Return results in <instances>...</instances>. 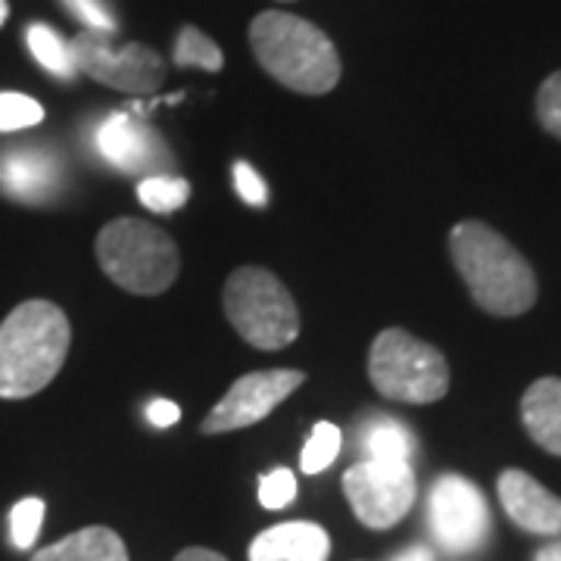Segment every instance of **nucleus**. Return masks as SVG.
Returning a JSON list of instances; mask_svg holds the SVG:
<instances>
[{
	"instance_id": "obj_1",
	"label": "nucleus",
	"mask_w": 561,
	"mask_h": 561,
	"mask_svg": "<svg viewBox=\"0 0 561 561\" xmlns=\"http://www.w3.org/2000/svg\"><path fill=\"white\" fill-rule=\"evenodd\" d=\"M449 253L483 312L512 319L534 309L540 294L537 272L500 231L474 219L459 221L449 234Z\"/></svg>"
},
{
	"instance_id": "obj_2",
	"label": "nucleus",
	"mask_w": 561,
	"mask_h": 561,
	"mask_svg": "<svg viewBox=\"0 0 561 561\" xmlns=\"http://www.w3.org/2000/svg\"><path fill=\"white\" fill-rule=\"evenodd\" d=\"M69 319L60 306L28 300L0 321V400H25L57 378L69 353Z\"/></svg>"
},
{
	"instance_id": "obj_3",
	"label": "nucleus",
	"mask_w": 561,
	"mask_h": 561,
	"mask_svg": "<svg viewBox=\"0 0 561 561\" xmlns=\"http://www.w3.org/2000/svg\"><path fill=\"white\" fill-rule=\"evenodd\" d=\"M250 47L260 66L284 88L319 98L337 88L341 57L334 41L302 16L265 10L250 22Z\"/></svg>"
},
{
	"instance_id": "obj_4",
	"label": "nucleus",
	"mask_w": 561,
	"mask_h": 561,
	"mask_svg": "<svg viewBox=\"0 0 561 561\" xmlns=\"http://www.w3.org/2000/svg\"><path fill=\"white\" fill-rule=\"evenodd\" d=\"M98 262L122 290L153 297L179 275V247L153 221L116 219L98 234Z\"/></svg>"
},
{
	"instance_id": "obj_5",
	"label": "nucleus",
	"mask_w": 561,
	"mask_h": 561,
	"mask_svg": "<svg viewBox=\"0 0 561 561\" xmlns=\"http://www.w3.org/2000/svg\"><path fill=\"white\" fill-rule=\"evenodd\" d=\"M225 316L256 350L290 346L300 334V309L268 268L243 265L225 284Z\"/></svg>"
},
{
	"instance_id": "obj_6",
	"label": "nucleus",
	"mask_w": 561,
	"mask_h": 561,
	"mask_svg": "<svg viewBox=\"0 0 561 561\" xmlns=\"http://www.w3.org/2000/svg\"><path fill=\"white\" fill-rule=\"evenodd\" d=\"M368 378L387 400L427 405L446 397L449 365L437 346L412 337L402 328H387L371 343Z\"/></svg>"
},
{
	"instance_id": "obj_7",
	"label": "nucleus",
	"mask_w": 561,
	"mask_h": 561,
	"mask_svg": "<svg viewBox=\"0 0 561 561\" xmlns=\"http://www.w3.org/2000/svg\"><path fill=\"white\" fill-rule=\"evenodd\" d=\"M76 69L88 79L101 81L122 94H153L165 81V62L144 44H113L110 32L98 28H81L76 38L69 41Z\"/></svg>"
},
{
	"instance_id": "obj_8",
	"label": "nucleus",
	"mask_w": 561,
	"mask_h": 561,
	"mask_svg": "<svg viewBox=\"0 0 561 561\" xmlns=\"http://www.w3.org/2000/svg\"><path fill=\"white\" fill-rule=\"evenodd\" d=\"M343 493L365 527L387 530L412 512L419 481L412 461L362 459L343 474Z\"/></svg>"
},
{
	"instance_id": "obj_9",
	"label": "nucleus",
	"mask_w": 561,
	"mask_h": 561,
	"mask_svg": "<svg viewBox=\"0 0 561 561\" xmlns=\"http://www.w3.org/2000/svg\"><path fill=\"white\" fill-rule=\"evenodd\" d=\"M427 527L449 556L481 549L490 534V508L483 493L461 474H443L427 496Z\"/></svg>"
},
{
	"instance_id": "obj_10",
	"label": "nucleus",
	"mask_w": 561,
	"mask_h": 561,
	"mask_svg": "<svg viewBox=\"0 0 561 561\" xmlns=\"http://www.w3.org/2000/svg\"><path fill=\"white\" fill-rule=\"evenodd\" d=\"M306 375L297 368H265L243 375L219 402L216 409L206 415L201 424L203 434H228V431H241L262 421L275 405L287 400L297 387H302Z\"/></svg>"
},
{
	"instance_id": "obj_11",
	"label": "nucleus",
	"mask_w": 561,
	"mask_h": 561,
	"mask_svg": "<svg viewBox=\"0 0 561 561\" xmlns=\"http://www.w3.org/2000/svg\"><path fill=\"white\" fill-rule=\"evenodd\" d=\"M98 150L119 172H165L172 169V153L165 140L128 113H116L98 128Z\"/></svg>"
},
{
	"instance_id": "obj_12",
	"label": "nucleus",
	"mask_w": 561,
	"mask_h": 561,
	"mask_svg": "<svg viewBox=\"0 0 561 561\" xmlns=\"http://www.w3.org/2000/svg\"><path fill=\"white\" fill-rule=\"evenodd\" d=\"M500 502L505 515L527 534L559 537L561 534V500L549 493L540 481H534L522 468H505L500 474Z\"/></svg>"
},
{
	"instance_id": "obj_13",
	"label": "nucleus",
	"mask_w": 561,
	"mask_h": 561,
	"mask_svg": "<svg viewBox=\"0 0 561 561\" xmlns=\"http://www.w3.org/2000/svg\"><path fill=\"white\" fill-rule=\"evenodd\" d=\"M0 187L13 201H50L60 187V162L47 150H10L0 157Z\"/></svg>"
},
{
	"instance_id": "obj_14",
	"label": "nucleus",
	"mask_w": 561,
	"mask_h": 561,
	"mask_svg": "<svg viewBox=\"0 0 561 561\" xmlns=\"http://www.w3.org/2000/svg\"><path fill=\"white\" fill-rule=\"evenodd\" d=\"M331 537L312 522H287L250 542V561H328Z\"/></svg>"
},
{
	"instance_id": "obj_15",
	"label": "nucleus",
	"mask_w": 561,
	"mask_h": 561,
	"mask_svg": "<svg viewBox=\"0 0 561 561\" xmlns=\"http://www.w3.org/2000/svg\"><path fill=\"white\" fill-rule=\"evenodd\" d=\"M522 419L530 440L561 456V378H540L522 397Z\"/></svg>"
},
{
	"instance_id": "obj_16",
	"label": "nucleus",
	"mask_w": 561,
	"mask_h": 561,
	"mask_svg": "<svg viewBox=\"0 0 561 561\" xmlns=\"http://www.w3.org/2000/svg\"><path fill=\"white\" fill-rule=\"evenodd\" d=\"M32 561H128V549L110 527H84L66 540L38 549Z\"/></svg>"
},
{
	"instance_id": "obj_17",
	"label": "nucleus",
	"mask_w": 561,
	"mask_h": 561,
	"mask_svg": "<svg viewBox=\"0 0 561 561\" xmlns=\"http://www.w3.org/2000/svg\"><path fill=\"white\" fill-rule=\"evenodd\" d=\"M362 453H365V459L375 461H412L415 434L390 415L371 419L362 431Z\"/></svg>"
},
{
	"instance_id": "obj_18",
	"label": "nucleus",
	"mask_w": 561,
	"mask_h": 561,
	"mask_svg": "<svg viewBox=\"0 0 561 561\" xmlns=\"http://www.w3.org/2000/svg\"><path fill=\"white\" fill-rule=\"evenodd\" d=\"M28 50H32V57L50 72V76H57V79H72L79 69H76V60H72V47H69V41L62 38L60 32H54L50 25H44V22H35L32 28H28Z\"/></svg>"
},
{
	"instance_id": "obj_19",
	"label": "nucleus",
	"mask_w": 561,
	"mask_h": 561,
	"mask_svg": "<svg viewBox=\"0 0 561 561\" xmlns=\"http://www.w3.org/2000/svg\"><path fill=\"white\" fill-rule=\"evenodd\" d=\"M191 197V184L175 175H150L138 184V201L150 213H175Z\"/></svg>"
},
{
	"instance_id": "obj_20",
	"label": "nucleus",
	"mask_w": 561,
	"mask_h": 561,
	"mask_svg": "<svg viewBox=\"0 0 561 561\" xmlns=\"http://www.w3.org/2000/svg\"><path fill=\"white\" fill-rule=\"evenodd\" d=\"M175 62L179 66H197V69H206V72H219L225 57H221L219 44L209 35H203L201 28H194V25H184L179 41H175Z\"/></svg>"
},
{
	"instance_id": "obj_21",
	"label": "nucleus",
	"mask_w": 561,
	"mask_h": 561,
	"mask_svg": "<svg viewBox=\"0 0 561 561\" xmlns=\"http://www.w3.org/2000/svg\"><path fill=\"white\" fill-rule=\"evenodd\" d=\"M341 427H334L331 421H319L309 434V440L302 446L300 465L306 474H321L331 461L341 456Z\"/></svg>"
},
{
	"instance_id": "obj_22",
	"label": "nucleus",
	"mask_w": 561,
	"mask_h": 561,
	"mask_svg": "<svg viewBox=\"0 0 561 561\" xmlns=\"http://www.w3.org/2000/svg\"><path fill=\"white\" fill-rule=\"evenodd\" d=\"M44 524V502L35 496H25L10 512V540L16 549H32Z\"/></svg>"
},
{
	"instance_id": "obj_23",
	"label": "nucleus",
	"mask_w": 561,
	"mask_h": 561,
	"mask_svg": "<svg viewBox=\"0 0 561 561\" xmlns=\"http://www.w3.org/2000/svg\"><path fill=\"white\" fill-rule=\"evenodd\" d=\"M44 119V106L25 94L0 91V131H22Z\"/></svg>"
},
{
	"instance_id": "obj_24",
	"label": "nucleus",
	"mask_w": 561,
	"mask_h": 561,
	"mask_svg": "<svg viewBox=\"0 0 561 561\" xmlns=\"http://www.w3.org/2000/svg\"><path fill=\"white\" fill-rule=\"evenodd\" d=\"M537 119L552 138L561 140V69L542 81L537 91Z\"/></svg>"
},
{
	"instance_id": "obj_25",
	"label": "nucleus",
	"mask_w": 561,
	"mask_h": 561,
	"mask_svg": "<svg viewBox=\"0 0 561 561\" xmlns=\"http://www.w3.org/2000/svg\"><path fill=\"white\" fill-rule=\"evenodd\" d=\"M294 496H297V478L287 468H275V471H268L260 481L262 508H272V512L287 508L294 502Z\"/></svg>"
},
{
	"instance_id": "obj_26",
	"label": "nucleus",
	"mask_w": 561,
	"mask_h": 561,
	"mask_svg": "<svg viewBox=\"0 0 561 561\" xmlns=\"http://www.w3.org/2000/svg\"><path fill=\"white\" fill-rule=\"evenodd\" d=\"M81 22L84 28H98V32H116V20L110 16V10L103 7L101 0H62Z\"/></svg>"
},
{
	"instance_id": "obj_27",
	"label": "nucleus",
	"mask_w": 561,
	"mask_h": 561,
	"mask_svg": "<svg viewBox=\"0 0 561 561\" xmlns=\"http://www.w3.org/2000/svg\"><path fill=\"white\" fill-rule=\"evenodd\" d=\"M234 187H238L241 201L250 203V206H265L268 203V191L262 184L260 172L253 165H247V162H234Z\"/></svg>"
},
{
	"instance_id": "obj_28",
	"label": "nucleus",
	"mask_w": 561,
	"mask_h": 561,
	"mask_svg": "<svg viewBox=\"0 0 561 561\" xmlns=\"http://www.w3.org/2000/svg\"><path fill=\"white\" fill-rule=\"evenodd\" d=\"M147 419L153 427H172L181 419V409L169 400H153L147 405Z\"/></svg>"
},
{
	"instance_id": "obj_29",
	"label": "nucleus",
	"mask_w": 561,
	"mask_h": 561,
	"mask_svg": "<svg viewBox=\"0 0 561 561\" xmlns=\"http://www.w3.org/2000/svg\"><path fill=\"white\" fill-rule=\"evenodd\" d=\"M175 561H228L219 552H213V549H203V546H191V549H184Z\"/></svg>"
},
{
	"instance_id": "obj_30",
	"label": "nucleus",
	"mask_w": 561,
	"mask_h": 561,
	"mask_svg": "<svg viewBox=\"0 0 561 561\" xmlns=\"http://www.w3.org/2000/svg\"><path fill=\"white\" fill-rule=\"evenodd\" d=\"M393 561H434V552H431L427 546H412V549H405V552L397 556Z\"/></svg>"
},
{
	"instance_id": "obj_31",
	"label": "nucleus",
	"mask_w": 561,
	"mask_h": 561,
	"mask_svg": "<svg viewBox=\"0 0 561 561\" xmlns=\"http://www.w3.org/2000/svg\"><path fill=\"white\" fill-rule=\"evenodd\" d=\"M534 561H561V540L549 542V546H542Z\"/></svg>"
},
{
	"instance_id": "obj_32",
	"label": "nucleus",
	"mask_w": 561,
	"mask_h": 561,
	"mask_svg": "<svg viewBox=\"0 0 561 561\" xmlns=\"http://www.w3.org/2000/svg\"><path fill=\"white\" fill-rule=\"evenodd\" d=\"M7 16H10V7H7V0H0V25L7 22Z\"/></svg>"
},
{
	"instance_id": "obj_33",
	"label": "nucleus",
	"mask_w": 561,
	"mask_h": 561,
	"mask_svg": "<svg viewBox=\"0 0 561 561\" xmlns=\"http://www.w3.org/2000/svg\"><path fill=\"white\" fill-rule=\"evenodd\" d=\"M287 3H290V0H287Z\"/></svg>"
}]
</instances>
